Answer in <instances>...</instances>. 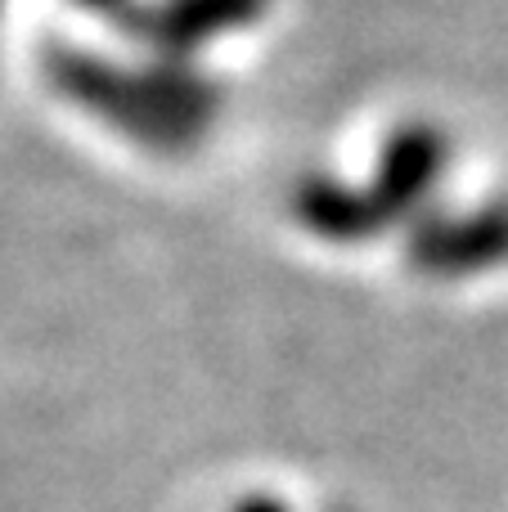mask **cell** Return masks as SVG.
Returning a JSON list of instances; mask_svg holds the SVG:
<instances>
[{
	"instance_id": "obj_1",
	"label": "cell",
	"mask_w": 508,
	"mask_h": 512,
	"mask_svg": "<svg viewBox=\"0 0 508 512\" xmlns=\"http://www.w3.org/2000/svg\"><path fill=\"white\" fill-rule=\"evenodd\" d=\"M59 86L158 153L194 149L216 122V90L185 68H117L86 54H63Z\"/></svg>"
},
{
	"instance_id": "obj_3",
	"label": "cell",
	"mask_w": 508,
	"mask_h": 512,
	"mask_svg": "<svg viewBox=\"0 0 508 512\" xmlns=\"http://www.w3.org/2000/svg\"><path fill=\"white\" fill-rule=\"evenodd\" d=\"M414 261L428 274H473L508 261V207L459 221H428L414 234Z\"/></svg>"
},
{
	"instance_id": "obj_2",
	"label": "cell",
	"mask_w": 508,
	"mask_h": 512,
	"mask_svg": "<svg viewBox=\"0 0 508 512\" xmlns=\"http://www.w3.org/2000/svg\"><path fill=\"white\" fill-rule=\"evenodd\" d=\"M266 9V0H158L149 9H131L135 32L162 54H194L221 32H239Z\"/></svg>"
},
{
	"instance_id": "obj_6",
	"label": "cell",
	"mask_w": 508,
	"mask_h": 512,
	"mask_svg": "<svg viewBox=\"0 0 508 512\" xmlns=\"http://www.w3.org/2000/svg\"><path fill=\"white\" fill-rule=\"evenodd\" d=\"M239 512H284L279 504H270V499H252V504H243Z\"/></svg>"
},
{
	"instance_id": "obj_5",
	"label": "cell",
	"mask_w": 508,
	"mask_h": 512,
	"mask_svg": "<svg viewBox=\"0 0 508 512\" xmlns=\"http://www.w3.org/2000/svg\"><path fill=\"white\" fill-rule=\"evenodd\" d=\"M297 216H302V225H311L315 234L342 239V243H356L387 225L374 194L333 185V180H306V185L297 189Z\"/></svg>"
},
{
	"instance_id": "obj_4",
	"label": "cell",
	"mask_w": 508,
	"mask_h": 512,
	"mask_svg": "<svg viewBox=\"0 0 508 512\" xmlns=\"http://www.w3.org/2000/svg\"><path fill=\"white\" fill-rule=\"evenodd\" d=\"M441 167H446V140L432 126H410V131L392 135V144L383 149L378 162V185H374V203L378 212L392 221L396 212L423 203L437 185Z\"/></svg>"
},
{
	"instance_id": "obj_7",
	"label": "cell",
	"mask_w": 508,
	"mask_h": 512,
	"mask_svg": "<svg viewBox=\"0 0 508 512\" xmlns=\"http://www.w3.org/2000/svg\"><path fill=\"white\" fill-rule=\"evenodd\" d=\"M81 5H95V9H113L117 0H81Z\"/></svg>"
}]
</instances>
